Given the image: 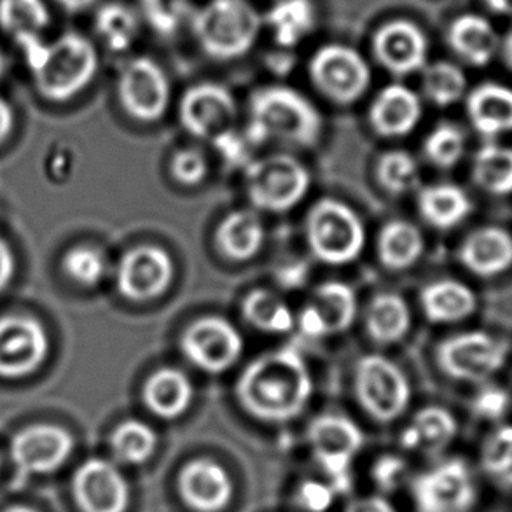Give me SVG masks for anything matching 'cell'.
<instances>
[{"instance_id":"cell-40","label":"cell","mask_w":512,"mask_h":512,"mask_svg":"<svg viewBox=\"0 0 512 512\" xmlns=\"http://www.w3.org/2000/svg\"><path fill=\"white\" fill-rule=\"evenodd\" d=\"M467 151V135L462 126L455 123H439L425 137L423 154L430 165L439 170H450L464 160Z\"/></svg>"},{"instance_id":"cell-47","label":"cell","mask_w":512,"mask_h":512,"mask_svg":"<svg viewBox=\"0 0 512 512\" xmlns=\"http://www.w3.org/2000/svg\"><path fill=\"white\" fill-rule=\"evenodd\" d=\"M331 483H319V481H306L299 486L298 504L301 509L308 512H326L333 506L336 497Z\"/></svg>"},{"instance_id":"cell-45","label":"cell","mask_w":512,"mask_h":512,"mask_svg":"<svg viewBox=\"0 0 512 512\" xmlns=\"http://www.w3.org/2000/svg\"><path fill=\"white\" fill-rule=\"evenodd\" d=\"M511 406V392L500 385H495L492 381L479 385V390L472 399L474 415L486 422H502L511 411Z\"/></svg>"},{"instance_id":"cell-23","label":"cell","mask_w":512,"mask_h":512,"mask_svg":"<svg viewBox=\"0 0 512 512\" xmlns=\"http://www.w3.org/2000/svg\"><path fill=\"white\" fill-rule=\"evenodd\" d=\"M423 105L404 84H390L376 95L369 109V125L385 139H401L415 132L422 121Z\"/></svg>"},{"instance_id":"cell-11","label":"cell","mask_w":512,"mask_h":512,"mask_svg":"<svg viewBox=\"0 0 512 512\" xmlns=\"http://www.w3.org/2000/svg\"><path fill=\"white\" fill-rule=\"evenodd\" d=\"M315 88L338 105H352L371 84V69L359 51L343 44H327L310 60Z\"/></svg>"},{"instance_id":"cell-54","label":"cell","mask_w":512,"mask_h":512,"mask_svg":"<svg viewBox=\"0 0 512 512\" xmlns=\"http://www.w3.org/2000/svg\"><path fill=\"white\" fill-rule=\"evenodd\" d=\"M500 51H502V60L512 70V30L506 35L504 41H500Z\"/></svg>"},{"instance_id":"cell-25","label":"cell","mask_w":512,"mask_h":512,"mask_svg":"<svg viewBox=\"0 0 512 512\" xmlns=\"http://www.w3.org/2000/svg\"><path fill=\"white\" fill-rule=\"evenodd\" d=\"M420 305L432 324H458L476 313L478 296L464 282L443 278L423 287Z\"/></svg>"},{"instance_id":"cell-2","label":"cell","mask_w":512,"mask_h":512,"mask_svg":"<svg viewBox=\"0 0 512 512\" xmlns=\"http://www.w3.org/2000/svg\"><path fill=\"white\" fill-rule=\"evenodd\" d=\"M35 88L51 102H67L93 81L98 70V53L84 35L67 32L56 41L42 42L41 35L18 39Z\"/></svg>"},{"instance_id":"cell-55","label":"cell","mask_w":512,"mask_h":512,"mask_svg":"<svg viewBox=\"0 0 512 512\" xmlns=\"http://www.w3.org/2000/svg\"><path fill=\"white\" fill-rule=\"evenodd\" d=\"M4 70H6V60H4V55H2V51H0V77L4 74Z\"/></svg>"},{"instance_id":"cell-19","label":"cell","mask_w":512,"mask_h":512,"mask_svg":"<svg viewBox=\"0 0 512 512\" xmlns=\"http://www.w3.org/2000/svg\"><path fill=\"white\" fill-rule=\"evenodd\" d=\"M373 51L381 67L394 76L425 69L429 42L422 28L408 20L390 21L374 34Z\"/></svg>"},{"instance_id":"cell-37","label":"cell","mask_w":512,"mask_h":512,"mask_svg":"<svg viewBox=\"0 0 512 512\" xmlns=\"http://www.w3.org/2000/svg\"><path fill=\"white\" fill-rule=\"evenodd\" d=\"M467 76L464 70L451 62L425 65L422 90L425 98L436 107H451L467 97Z\"/></svg>"},{"instance_id":"cell-18","label":"cell","mask_w":512,"mask_h":512,"mask_svg":"<svg viewBox=\"0 0 512 512\" xmlns=\"http://www.w3.org/2000/svg\"><path fill=\"white\" fill-rule=\"evenodd\" d=\"M74 497L83 512H126L130 485L118 465L91 458L76 472Z\"/></svg>"},{"instance_id":"cell-22","label":"cell","mask_w":512,"mask_h":512,"mask_svg":"<svg viewBox=\"0 0 512 512\" xmlns=\"http://www.w3.org/2000/svg\"><path fill=\"white\" fill-rule=\"evenodd\" d=\"M458 261L478 278H497L512 270V233L502 226H483L465 236Z\"/></svg>"},{"instance_id":"cell-26","label":"cell","mask_w":512,"mask_h":512,"mask_svg":"<svg viewBox=\"0 0 512 512\" xmlns=\"http://www.w3.org/2000/svg\"><path fill=\"white\" fill-rule=\"evenodd\" d=\"M191 380L179 369L163 367L151 374L142 388L146 408L161 420H177L186 415L193 402Z\"/></svg>"},{"instance_id":"cell-51","label":"cell","mask_w":512,"mask_h":512,"mask_svg":"<svg viewBox=\"0 0 512 512\" xmlns=\"http://www.w3.org/2000/svg\"><path fill=\"white\" fill-rule=\"evenodd\" d=\"M14 112L4 98H0V144L13 132Z\"/></svg>"},{"instance_id":"cell-32","label":"cell","mask_w":512,"mask_h":512,"mask_svg":"<svg viewBox=\"0 0 512 512\" xmlns=\"http://www.w3.org/2000/svg\"><path fill=\"white\" fill-rule=\"evenodd\" d=\"M425 250V238L418 226L408 221H390L381 228L376 254L387 270L402 271L415 266Z\"/></svg>"},{"instance_id":"cell-36","label":"cell","mask_w":512,"mask_h":512,"mask_svg":"<svg viewBox=\"0 0 512 512\" xmlns=\"http://www.w3.org/2000/svg\"><path fill=\"white\" fill-rule=\"evenodd\" d=\"M158 448V434L156 430L140 422V420H126L119 423L111 436V451L119 464L137 465L146 464L153 457Z\"/></svg>"},{"instance_id":"cell-42","label":"cell","mask_w":512,"mask_h":512,"mask_svg":"<svg viewBox=\"0 0 512 512\" xmlns=\"http://www.w3.org/2000/svg\"><path fill=\"white\" fill-rule=\"evenodd\" d=\"M481 462L493 481L512 488V425L493 430L481 451Z\"/></svg>"},{"instance_id":"cell-52","label":"cell","mask_w":512,"mask_h":512,"mask_svg":"<svg viewBox=\"0 0 512 512\" xmlns=\"http://www.w3.org/2000/svg\"><path fill=\"white\" fill-rule=\"evenodd\" d=\"M483 2L493 13L512 16V0H483Z\"/></svg>"},{"instance_id":"cell-31","label":"cell","mask_w":512,"mask_h":512,"mask_svg":"<svg viewBox=\"0 0 512 512\" xmlns=\"http://www.w3.org/2000/svg\"><path fill=\"white\" fill-rule=\"evenodd\" d=\"M411 329V310L406 299L395 292L376 294L367 306L366 333L376 345H395Z\"/></svg>"},{"instance_id":"cell-5","label":"cell","mask_w":512,"mask_h":512,"mask_svg":"<svg viewBox=\"0 0 512 512\" xmlns=\"http://www.w3.org/2000/svg\"><path fill=\"white\" fill-rule=\"evenodd\" d=\"M308 249L320 263L343 266L359 259L366 247V228L359 215L343 201L324 198L306 215Z\"/></svg>"},{"instance_id":"cell-39","label":"cell","mask_w":512,"mask_h":512,"mask_svg":"<svg viewBox=\"0 0 512 512\" xmlns=\"http://www.w3.org/2000/svg\"><path fill=\"white\" fill-rule=\"evenodd\" d=\"M49 25V11L44 0H0V28L21 37L41 35Z\"/></svg>"},{"instance_id":"cell-14","label":"cell","mask_w":512,"mask_h":512,"mask_svg":"<svg viewBox=\"0 0 512 512\" xmlns=\"http://www.w3.org/2000/svg\"><path fill=\"white\" fill-rule=\"evenodd\" d=\"M119 102L140 123L160 121L170 105V81L158 63L139 56L126 65L118 83Z\"/></svg>"},{"instance_id":"cell-4","label":"cell","mask_w":512,"mask_h":512,"mask_svg":"<svg viewBox=\"0 0 512 512\" xmlns=\"http://www.w3.org/2000/svg\"><path fill=\"white\" fill-rule=\"evenodd\" d=\"M263 18L247 0H210L193 14L200 48L214 60H235L254 48Z\"/></svg>"},{"instance_id":"cell-13","label":"cell","mask_w":512,"mask_h":512,"mask_svg":"<svg viewBox=\"0 0 512 512\" xmlns=\"http://www.w3.org/2000/svg\"><path fill=\"white\" fill-rule=\"evenodd\" d=\"M243 338L229 320L203 317L180 336V350L193 366L208 374L229 371L243 353Z\"/></svg>"},{"instance_id":"cell-41","label":"cell","mask_w":512,"mask_h":512,"mask_svg":"<svg viewBox=\"0 0 512 512\" xmlns=\"http://www.w3.org/2000/svg\"><path fill=\"white\" fill-rule=\"evenodd\" d=\"M376 179L381 189L392 196L411 193L420 186V167L406 151H388L381 154L376 165Z\"/></svg>"},{"instance_id":"cell-7","label":"cell","mask_w":512,"mask_h":512,"mask_svg":"<svg viewBox=\"0 0 512 512\" xmlns=\"http://www.w3.org/2000/svg\"><path fill=\"white\" fill-rule=\"evenodd\" d=\"M509 353L511 346L504 338L486 331H465L441 341L436 360L451 380L483 385L506 367Z\"/></svg>"},{"instance_id":"cell-16","label":"cell","mask_w":512,"mask_h":512,"mask_svg":"<svg viewBox=\"0 0 512 512\" xmlns=\"http://www.w3.org/2000/svg\"><path fill=\"white\" fill-rule=\"evenodd\" d=\"M49 352L44 327L28 317L0 319V378L18 380L35 373Z\"/></svg>"},{"instance_id":"cell-38","label":"cell","mask_w":512,"mask_h":512,"mask_svg":"<svg viewBox=\"0 0 512 512\" xmlns=\"http://www.w3.org/2000/svg\"><path fill=\"white\" fill-rule=\"evenodd\" d=\"M95 30L107 48L121 53L132 48L133 41L139 34V18L125 4L109 2L98 9Z\"/></svg>"},{"instance_id":"cell-56","label":"cell","mask_w":512,"mask_h":512,"mask_svg":"<svg viewBox=\"0 0 512 512\" xmlns=\"http://www.w3.org/2000/svg\"><path fill=\"white\" fill-rule=\"evenodd\" d=\"M6 512H35L32 509H28V507H13V509H9Z\"/></svg>"},{"instance_id":"cell-28","label":"cell","mask_w":512,"mask_h":512,"mask_svg":"<svg viewBox=\"0 0 512 512\" xmlns=\"http://www.w3.org/2000/svg\"><path fill=\"white\" fill-rule=\"evenodd\" d=\"M448 44L472 67H485L499 53L500 37L483 16L462 14L448 28Z\"/></svg>"},{"instance_id":"cell-30","label":"cell","mask_w":512,"mask_h":512,"mask_svg":"<svg viewBox=\"0 0 512 512\" xmlns=\"http://www.w3.org/2000/svg\"><path fill=\"white\" fill-rule=\"evenodd\" d=\"M418 212L432 228L450 231L471 215V196L453 182L430 184L418 194Z\"/></svg>"},{"instance_id":"cell-44","label":"cell","mask_w":512,"mask_h":512,"mask_svg":"<svg viewBox=\"0 0 512 512\" xmlns=\"http://www.w3.org/2000/svg\"><path fill=\"white\" fill-rule=\"evenodd\" d=\"M147 23L161 35H172L191 14L189 0H140Z\"/></svg>"},{"instance_id":"cell-3","label":"cell","mask_w":512,"mask_h":512,"mask_svg":"<svg viewBox=\"0 0 512 512\" xmlns=\"http://www.w3.org/2000/svg\"><path fill=\"white\" fill-rule=\"evenodd\" d=\"M322 133L317 107L292 88L270 86L250 98L249 139L254 144L278 140L291 146L313 147Z\"/></svg>"},{"instance_id":"cell-12","label":"cell","mask_w":512,"mask_h":512,"mask_svg":"<svg viewBox=\"0 0 512 512\" xmlns=\"http://www.w3.org/2000/svg\"><path fill=\"white\" fill-rule=\"evenodd\" d=\"M236 116L235 97L222 84H194L180 98V125L196 139L214 146L235 133Z\"/></svg>"},{"instance_id":"cell-48","label":"cell","mask_w":512,"mask_h":512,"mask_svg":"<svg viewBox=\"0 0 512 512\" xmlns=\"http://www.w3.org/2000/svg\"><path fill=\"white\" fill-rule=\"evenodd\" d=\"M373 478L381 492H392L395 488H399L402 479L406 478V462L392 455L381 457L374 464Z\"/></svg>"},{"instance_id":"cell-50","label":"cell","mask_w":512,"mask_h":512,"mask_svg":"<svg viewBox=\"0 0 512 512\" xmlns=\"http://www.w3.org/2000/svg\"><path fill=\"white\" fill-rule=\"evenodd\" d=\"M346 512H397L388 500L381 497H367V499L355 500L346 509Z\"/></svg>"},{"instance_id":"cell-9","label":"cell","mask_w":512,"mask_h":512,"mask_svg":"<svg viewBox=\"0 0 512 512\" xmlns=\"http://www.w3.org/2000/svg\"><path fill=\"white\" fill-rule=\"evenodd\" d=\"M306 439L313 460L329 476L336 492H345L352 481V465L364 446L359 425L341 415H320L310 423Z\"/></svg>"},{"instance_id":"cell-49","label":"cell","mask_w":512,"mask_h":512,"mask_svg":"<svg viewBox=\"0 0 512 512\" xmlns=\"http://www.w3.org/2000/svg\"><path fill=\"white\" fill-rule=\"evenodd\" d=\"M14 271H16V259H14L13 250L9 249V245L0 238V291L6 289L9 282L13 280Z\"/></svg>"},{"instance_id":"cell-29","label":"cell","mask_w":512,"mask_h":512,"mask_svg":"<svg viewBox=\"0 0 512 512\" xmlns=\"http://www.w3.org/2000/svg\"><path fill=\"white\" fill-rule=\"evenodd\" d=\"M457 430V420L448 409L429 406L420 409L402 430L401 444L406 450L436 457L455 441Z\"/></svg>"},{"instance_id":"cell-53","label":"cell","mask_w":512,"mask_h":512,"mask_svg":"<svg viewBox=\"0 0 512 512\" xmlns=\"http://www.w3.org/2000/svg\"><path fill=\"white\" fill-rule=\"evenodd\" d=\"M63 9H67L69 13H77V11H84L95 2V0H56Z\"/></svg>"},{"instance_id":"cell-27","label":"cell","mask_w":512,"mask_h":512,"mask_svg":"<svg viewBox=\"0 0 512 512\" xmlns=\"http://www.w3.org/2000/svg\"><path fill=\"white\" fill-rule=\"evenodd\" d=\"M264 235V224L256 210H235L215 229V247L229 261L245 263L263 249Z\"/></svg>"},{"instance_id":"cell-17","label":"cell","mask_w":512,"mask_h":512,"mask_svg":"<svg viewBox=\"0 0 512 512\" xmlns=\"http://www.w3.org/2000/svg\"><path fill=\"white\" fill-rule=\"evenodd\" d=\"M357 317V296L348 284L327 282L317 287L298 317L301 333L320 340L333 334L345 333Z\"/></svg>"},{"instance_id":"cell-34","label":"cell","mask_w":512,"mask_h":512,"mask_svg":"<svg viewBox=\"0 0 512 512\" xmlns=\"http://www.w3.org/2000/svg\"><path fill=\"white\" fill-rule=\"evenodd\" d=\"M264 21L270 25L275 41L282 48H294L312 34L315 28V7L312 0H278Z\"/></svg>"},{"instance_id":"cell-15","label":"cell","mask_w":512,"mask_h":512,"mask_svg":"<svg viewBox=\"0 0 512 512\" xmlns=\"http://www.w3.org/2000/svg\"><path fill=\"white\" fill-rule=\"evenodd\" d=\"M175 277V263L167 250L158 245H139L121 257L118 289L133 303L158 299L170 289Z\"/></svg>"},{"instance_id":"cell-33","label":"cell","mask_w":512,"mask_h":512,"mask_svg":"<svg viewBox=\"0 0 512 512\" xmlns=\"http://www.w3.org/2000/svg\"><path fill=\"white\" fill-rule=\"evenodd\" d=\"M471 175L474 184L490 196L512 194V147L497 140L485 142L472 158Z\"/></svg>"},{"instance_id":"cell-43","label":"cell","mask_w":512,"mask_h":512,"mask_svg":"<svg viewBox=\"0 0 512 512\" xmlns=\"http://www.w3.org/2000/svg\"><path fill=\"white\" fill-rule=\"evenodd\" d=\"M63 271L67 277L83 287H95L105 277L107 261L104 254L91 247H76L63 257Z\"/></svg>"},{"instance_id":"cell-20","label":"cell","mask_w":512,"mask_h":512,"mask_svg":"<svg viewBox=\"0 0 512 512\" xmlns=\"http://www.w3.org/2000/svg\"><path fill=\"white\" fill-rule=\"evenodd\" d=\"M177 490L194 512H221L233 499V481L228 471L210 458L187 462L179 472Z\"/></svg>"},{"instance_id":"cell-46","label":"cell","mask_w":512,"mask_h":512,"mask_svg":"<svg viewBox=\"0 0 512 512\" xmlns=\"http://www.w3.org/2000/svg\"><path fill=\"white\" fill-rule=\"evenodd\" d=\"M208 173L205 156L196 149H184L173 154L170 161V175L180 186L193 187L201 184Z\"/></svg>"},{"instance_id":"cell-24","label":"cell","mask_w":512,"mask_h":512,"mask_svg":"<svg viewBox=\"0 0 512 512\" xmlns=\"http://www.w3.org/2000/svg\"><path fill=\"white\" fill-rule=\"evenodd\" d=\"M467 118L486 142L512 133V88L502 83H481L465 98Z\"/></svg>"},{"instance_id":"cell-8","label":"cell","mask_w":512,"mask_h":512,"mask_svg":"<svg viewBox=\"0 0 512 512\" xmlns=\"http://www.w3.org/2000/svg\"><path fill=\"white\" fill-rule=\"evenodd\" d=\"M353 387L360 408L378 423L401 418L411 401L408 376L383 355H366L357 362Z\"/></svg>"},{"instance_id":"cell-35","label":"cell","mask_w":512,"mask_h":512,"mask_svg":"<svg viewBox=\"0 0 512 512\" xmlns=\"http://www.w3.org/2000/svg\"><path fill=\"white\" fill-rule=\"evenodd\" d=\"M242 317L250 327L268 334L291 333L296 317L284 299L266 289H257L245 296Z\"/></svg>"},{"instance_id":"cell-10","label":"cell","mask_w":512,"mask_h":512,"mask_svg":"<svg viewBox=\"0 0 512 512\" xmlns=\"http://www.w3.org/2000/svg\"><path fill=\"white\" fill-rule=\"evenodd\" d=\"M411 497L416 512H471L478 486L464 460L448 458L413 479Z\"/></svg>"},{"instance_id":"cell-1","label":"cell","mask_w":512,"mask_h":512,"mask_svg":"<svg viewBox=\"0 0 512 512\" xmlns=\"http://www.w3.org/2000/svg\"><path fill=\"white\" fill-rule=\"evenodd\" d=\"M313 380L303 355L280 348L252 360L236 381V399L264 423L296 420L312 399Z\"/></svg>"},{"instance_id":"cell-6","label":"cell","mask_w":512,"mask_h":512,"mask_svg":"<svg viewBox=\"0 0 512 512\" xmlns=\"http://www.w3.org/2000/svg\"><path fill=\"white\" fill-rule=\"evenodd\" d=\"M312 186L308 168L289 154H273L245 167V189L256 210L284 214L305 200Z\"/></svg>"},{"instance_id":"cell-21","label":"cell","mask_w":512,"mask_h":512,"mask_svg":"<svg viewBox=\"0 0 512 512\" xmlns=\"http://www.w3.org/2000/svg\"><path fill=\"white\" fill-rule=\"evenodd\" d=\"M74 450V439L58 425H32L16 434L11 455L16 465L32 474H46L62 467Z\"/></svg>"}]
</instances>
